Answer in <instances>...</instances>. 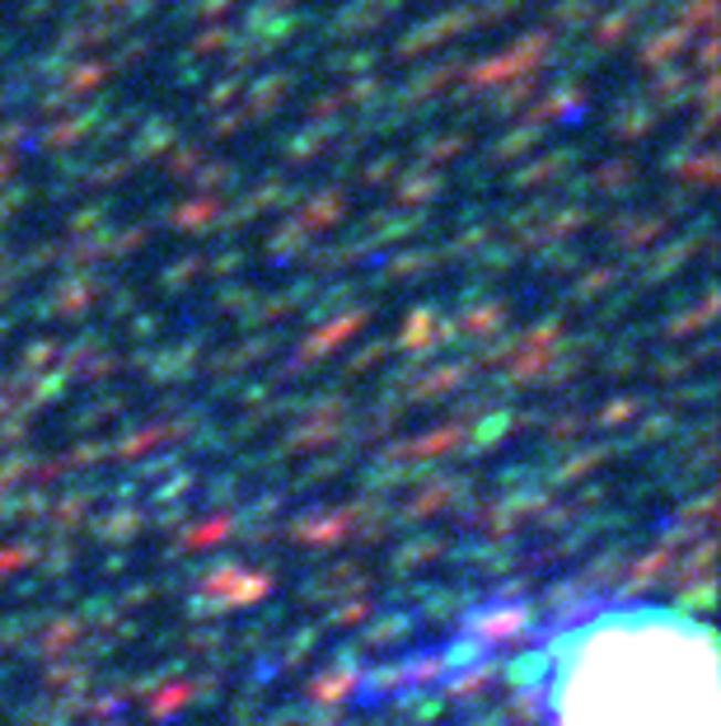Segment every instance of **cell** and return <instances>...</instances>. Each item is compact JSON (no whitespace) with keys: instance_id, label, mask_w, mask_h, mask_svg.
Returning a JSON list of instances; mask_svg holds the SVG:
<instances>
[{"instance_id":"cell-1","label":"cell","mask_w":721,"mask_h":726,"mask_svg":"<svg viewBox=\"0 0 721 726\" xmlns=\"http://www.w3.org/2000/svg\"><path fill=\"white\" fill-rule=\"evenodd\" d=\"M539 690L553 726H721L717 638L670 604H618L557 633Z\"/></svg>"}]
</instances>
